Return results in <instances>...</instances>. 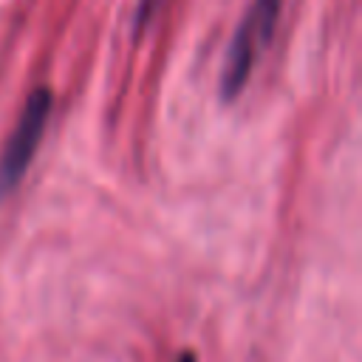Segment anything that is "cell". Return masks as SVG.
Masks as SVG:
<instances>
[{
  "label": "cell",
  "mask_w": 362,
  "mask_h": 362,
  "mask_svg": "<svg viewBox=\"0 0 362 362\" xmlns=\"http://www.w3.org/2000/svg\"><path fill=\"white\" fill-rule=\"evenodd\" d=\"M48 116H51V90L48 88L31 90L6 147L0 153V195H8L25 175V170L42 141Z\"/></svg>",
  "instance_id": "2"
},
{
  "label": "cell",
  "mask_w": 362,
  "mask_h": 362,
  "mask_svg": "<svg viewBox=\"0 0 362 362\" xmlns=\"http://www.w3.org/2000/svg\"><path fill=\"white\" fill-rule=\"evenodd\" d=\"M175 362H195V356H192V354H189V351H187V354H181V356H178V359H175Z\"/></svg>",
  "instance_id": "4"
},
{
  "label": "cell",
  "mask_w": 362,
  "mask_h": 362,
  "mask_svg": "<svg viewBox=\"0 0 362 362\" xmlns=\"http://www.w3.org/2000/svg\"><path fill=\"white\" fill-rule=\"evenodd\" d=\"M280 14V0H252V6L246 8L226 59H223V71H221V96L223 99H235L243 85L252 76V68L257 62V57L263 54V48L269 45L272 34H274V23Z\"/></svg>",
  "instance_id": "1"
},
{
  "label": "cell",
  "mask_w": 362,
  "mask_h": 362,
  "mask_svg": "<svg viewBox=\"0 0 362 362\" xmlns=\"http://www.w3.org/2000/svg\"><path fill=\"white\" fill-rule=\"evenodd\" d=\"M158 3H161V0H141V8H139V25H147V20H150V14L156 11Z\"/></svg>",
  "instance_id": "3"
}]
</instances>
